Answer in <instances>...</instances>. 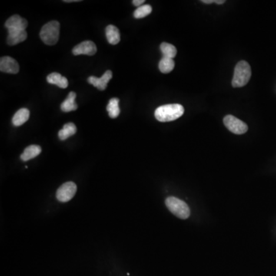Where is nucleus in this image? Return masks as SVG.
I'll list each match as a JSON object with an SVG mask.
<instances>
[{"instance_id":"obj_1","label":"nucleus","mask_w":276,"mask_h":276,"mask_svg":"<svg viewBox=\"0 0 276 276\" xmlns=\"http://www.w3.org/2000/svg\"><path fill=\"white\" fill-rule=\"evenodd\" d=\"M184 113L181 104H171L160 106L155 111L156 119L161 122H169L178 119Z\"/></svg>"},{"instance_id":"obj_9","label":"nucleus","mask_w":276,"mask_h":276,"mask_svg":"<svg viewBox=\"0 0 276 276\" xmlns=\"http://www.w3.org/2000/svg\"><path fill=\"white\" fill-rule=\"evenodd\" d=\"M8 30H25L28 26V21L18 15L10 17L5 24Z\"/></svg>"},{"instance_id":"obj_6","label":"nucleus","mask_w":276,"mask_h":276,"mask_svg":"<svg viewBox=\"0 0 276 276\" xmlns=\"http://www.w3.org/2000/svg\"><path fill=\"white\" fill-rule=\"evenodd\" d=\"M77 192V186L74 182L65 183L57 190L56 198L61 203H66L75 197Z\"/></svg>"},{"instance_id":"obj_13","label":"nucleus","mask_w":276,"mask_h":276,"mask_svg":"<svg viewBox=\"0 0 276 276\" xmlns=\"http://www.w3.org/2000/svg\"><path fill=\"white\" fill-rule=\"evenodd\" d=\"M47 81L49 84H55L61 88H66L68 85V79L57 72H53L48 75L47 77Z\"/></svg>"},{"instance_id":"obj_4","label":"nucleus","mask_w":276,"mask_h":276,"mask_svg":"<svg viewBox=\"0 0 276 276\" xmlns=\"http://www.w3.org/2000/svg\"><path fill=\"white\" fill-rule=\"evenodd\" d=\"M165 204L167 209L178 218L186 220L190 217V207L184 200L175 197H167L165 200Z\"/></svg>"},{"instance_id":"obj_3","label":"nucleus","mask_w":276,"mask_h":276,"mask_svg":"<svg viewBox=\"0 0 276 276\" xmlns=\"http://www.w3.org/2000/svg\"><path fill=\"white\" fill-rule=\"evenodd\" d=\"M59 22L58 21H51L41 28L40 38L45 45H55L59 38Z\"/></svg>"},{"instance_id":"obj_8","label":"nucleus","mask_w":276,"mask_h":276,"mask_svg":"<svg viewBox=\"0 0 276 276\" xmlns=\"http://www.w3.org/2000/svg\"><path fill=\"white\" fill-rule=\"evenodd\" d=\"M0 71L9 74H17L19 71V65L14 58L11 57H2L0 59Z\"/></svg>"},{"instance_id":"obj_11","label":"nucleus","mask_w":276,"mask_h":276,"mask_svg":"<svg viewBox=\"0 0 276 276\" xmlns=\"http://www.w3.org/2000/svg\"><path fill=\"white\" fill-rule=\"evenodd\" d=\"M7 43L9 45H15L25 41L28 36L25 30H8Z\"/></svg>"},{"instance_id":"obj_15","label":"nucleus","mask_w":276,"mask_h":276,"mask_svg":"<svg viewBox=\"0 0 276 276\" xmlns=\"http://www.w3.org/2000/svg\"><path fill=\"white\" fill-rule=\"evenodd\" d=\"M41 152V148L38 145H30L25 148L24 152L21 155V160L23 161H28L31 159L35 158L37 156L39 155Z\"/></svg>"},{"instance_id":"obj_17","label":"nucleus","mask_w":276,"mask_h":276,"mask_svg":"<svg viewBox=\"0 0 276 276\" xmlns=\"http://www.w3.org/2000/svg\"><path fill=\"white\" fill-rule=\"evenodd\" d=\"M77 132V127L73 123H68L63 126V128L58 132V137L61 141H65L68 137L74 135Z\"/></svg>"},{"instance_id":"obj_20","label":"nucleus","mask_w":276,"mask_h":276,"mask_svg":"<svg viewBox=\"0 0 276 276\" xmlns=\"http://www.w3.org/2000/svg\"><path fill=\"white\" fill-rule=\"evenodd\" d=\"M161 50L162 51L164 57L169 58H175L177 55V50L174 45L171 44L167 43V42H163L161 45Z\"/></svg>"},{"instance_id":"obj_16","label":"nucleus","mask_w":276,"mask_h":276,"mask_svg":"<svg viewBox=\"0 0 276 276\" xmlns=\"http://www.w3.org/2000/svg\"><path fill=\"white\" fill-rule=\"evenodd\" d=\"M30 112L27 108H21L18 110L12 118V124L15 127L25 124L29 118Z\"/></svg>"},{"instance_id":"obj_19","label":"nucleus","mask_w":276,"mask_h":276,"mask_svg":"<svg viewBox=\"0 0 276 276\" xmlns=\"http://www.w3.org/2000/svg\"><path fill=\"white\" fill-rule=\"evenodd\" d=\"M175 66V63L172 58L163 57L162 59L159 62V69L164 74L171 72Z\"/></svg>"},{"instance_id":"obj_14","label":"nucleus","mask_w":276,"mask_h":276,"mask_svg":"<svg viewBox=\"0 0 276 276\" xmlns=\"http://www.w3.org/2000/svg\"><path fill=\"white\" fill-rule=\"evenodd\" d=\"M75 98H76V94L75 92H73V91L70 92L66 99L61 103V111H64V112H70V111L77 110L78 105L75 104Z\"/></svg>"},{"instance_id":"obj_24","label":"nucleus","mask_w":276,"mask_h":276,"mask_svg":"<svg viewBox=\"0 0 276 276\" xmlns=\"http://www.w3.org/2000/svg\"><path fill=\"white\" fill-rule=\"evenodd\" d=\"M201 2L205 4H211L214 2V0H202Z\"/></svg>"},{"instance_id":"obj_22","label":"nucleus","mask_w":276,"mask_h":276,"mask_svg":"<svg viewBox=\"0 0 276 276\" xmlns=\"http://www.w3.org/2000/svg\"><path fill=\"white\" fill-rule=\"evenodd\" d=\"M144 2H145L144 0H134L132 2L135 6L140 7V5H142L143 3H144Z\"/></svg>"},{"instance_id":"obj_21","label":"nucleus","mask_w":276,"mask_h":276,"mask_svg":"<svg viewBox=\"0 0 276 276\" xmlns=\"http://www.w3.org/2000/svg\"><path fill=\"white\" fill-rule=\"evenodd\" d=\"M151 12H152V7L148 4H146L138 7L134 11V16L136 18H142L150 15Z\"/></svg>"},{"instance_id":"obj_2","label":"nucleus","mask_w":276,"mask_h":276,"mask_svg":"<svg viewBox=\"0 0 276 276\" xmlns=\"http://www.w3.org/2000/svg\"><path fill=\"white\" fill-rule=\"evenodd\" d=\"M251 75V67L250 64L246 61H240L236 65L232 85L233 88L245 86L250 81Z\"/></svg>"},{"instance_id":"obj_23","label":"nucleus","mask_w":276,"mask_h":276,"mask_svg":"<svg viewBox=\"0 0 276 276\" xmlns=\"http://www.w3.org/2000/svg\"><path fill=\"white\" fill-rule=\"evenodd\" d=\"M215 3L218 4V5H222V4L225 3V0H214Z\"/></svg>"},{"instance_id":"obj_5","label":"nucleus","mask_w":276,"mask_h":276,"mask_svg":"<svg viewBox=\"0 0 276 276\" xmlns=\"http://www.w3.org/2000/svg\"><path fill=\"white\" fill-rule=\"evenodd\" d=\"M224 123L227 129L233 134H243L248 131V126L245 122L230 114L224 118Z\"/></svg>"},{"instance_id":"obj_7","label":"nucleus","mask_w":276,"mask_h":276,"mask_svg":"<svg viewBox=\"0 0 276 276\" xmlns=\"http://www.w3.org/2000/svg\"><path fill=\"white\" fill-rule=\"evenodd\" d=\"M97 52V46L91 41H84L74 47L72 53L75 55H94Z\"/></svg>"},{"instance_id":"obj_12","label":"nucleus","mask_w":276,"mask_h":276,"mask_svg":"<svg viewBox=\"0 0 276 276\" xmlns=\"http://www.w3.org/2000/svg\"><path fill=\"white\" fill-rule=\"evenodd\" d=\"M105 32L107 40L111 45H117L121 40L119 30L114 25H109L106 27Z\"/></svg>"},{"instance_id":"obj_10","label":"nucleus","mask_w":276,"mask_h":276,"mask_svg":"<svg viewBox=\"0 0 276 276\" xmlns=\"http://www.w3.org/2000/svg\"><path fill=\"white\" fill-rule=\"evenodd\" d=\"M112 71L111 70H108L104 73L101 78H98L96 77L91 76L88 78V81L89 84H92L94 87H96L100 91H104L107 88L108 83L112 78Z\"/></svg>"},{"instance_id":"obj_18","label":"nucleus","mask_w":276,"mask_h":276,"mask_svg":"<svg viewBox=\"0 0 276 276\" xmlns=\"http://www.w3.org/2000/svg\"><path fill=\"white\" fill-rule=\"evenodd\" d=\"M107 111H108L110 118H118L120 112H121L119 108V99L117 98H111L109 101V103H108V106H107Z\"/></svg>"}]
</instances>
